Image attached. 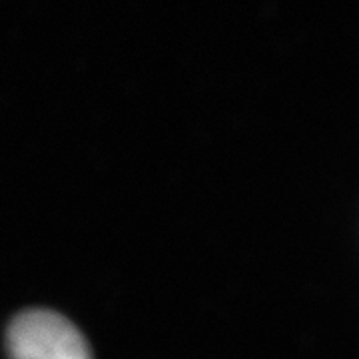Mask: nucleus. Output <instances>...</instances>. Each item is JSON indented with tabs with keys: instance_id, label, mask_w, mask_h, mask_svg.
Instances as JSON below:
<instances>
[{
	"instance_id": "f257e3e1",
	"label": "nucleus",
	"mask_w": 359,
	"mask_h": 359,
	"mask_svg": "<svg viewBox=\"0 0 359 359\" xmlns=\"http://www.w3.org/2000/svg\"><path fill=\"white\" fill-rule=\"evenodd\" d=\"M11 359H90L84 335L50 309H26L8 327Z\"/></svg>"
}]
</instances>
